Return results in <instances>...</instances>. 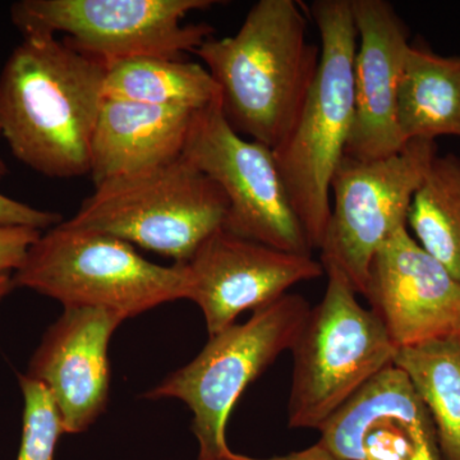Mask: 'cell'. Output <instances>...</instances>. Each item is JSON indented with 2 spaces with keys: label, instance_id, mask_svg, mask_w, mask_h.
Returning <instances> with one entry per match:
<instances>
[{
  "label": "cell",
  "instance_id": "6da1fadb",
  "mask_svg": "<svg viewBox=\"0 0 460 460\" xmlns=\"http://www.w3.org/2000/svg\"><path fill=\"white\" fill-rule=\"evenodd\" d=\"M108 66L57 38H30L0 74V133L17 160L56 180L90 174Z\"/></svg>",
  "mask_w": 460,
  "mask_h": 460
},
{
  "label": "cell",
  "instance_id": "7a4b0ae2",
  "mask_svg": "<svg viewBox=\"0 0 460 460\" xmlns=\"http://www.w3.org/2000/svg\"><path fill=\"white\" fill-rule=\"evenodd\" d=\"M193 53L219 87L232 128L271 150L295 128L321 57L295 0H260L235 35L213 36Z\"/></svg>",
  "mask_w": 460,
  "mask_h": 460
},
{
  "label": "cell",
  "instance_id": "3957f363",
  "mask_svg": "<svg viewBox=\"0 0 460 460\" xmlns=\"http://www.w3.org/2000/svg\"><path fill=\"white\" fill-rule=\"evenodd\" d=\"M311 16L320 33L319 72L295 128L272 154L308 243L320 250L332 177L352 131L357 30L352 0H316Z\"/></svg>",
  "mask_w": 460,
  "mask_h": 460
},
{
  "label": "cell",
  "instance_id": "277c9868",
  "mask_svg": "<svg viewBox=\"0 0 460 460\" xmlns=\"http://www.w3.org/2000/svg\"><path fill=\"white\" fill-rule=\"evenodd\" d=\"M13 284L65 308H102L123 320L189 295L183 263L156 265L123 239L65 222L42 232L13 272Z\"/></svg>",
  "mask_w": 460,
  "mask_h": 460
},
{
  "label": "cell",
  "instance_id": "5b68a950",
  "mask_svg": "<svg viewBox=\"0 0 460 460\" xmlns=\"http://www.w3.org/2000/svg\"><path fill=\"white\" fill-rule=\"evenodd\" d=\"M310 311L304 296L287 293L257 308L246 323L211 335L192 362L146 393L148 399L174 398L189 405L198 460H260L230 450V413L248 385L281 353L292 350Z\"/></svg>",
  "mask_w": 460,
  "mask_h": 460
},
{
  "label": "cell",
  "instance_id": "8992f818",
  "mask_svg": "<svg viewBox=\"0 0 460 460\" xmlns=\"http://www.w3.org/2000/svg\"><path fill=\"white\" fill-rule=\"evenodd\" d=\"M228 208L220 187L181 155L99 184L65 223L183 263L205 239L223 228Z\"/></svg>",
  "mask_w": 460,
  "mask_h": 460
},
{
  "label": "cell",
  "instance_id": "52a82bcc",
  "mask_svg": "<svg viewBox=\"0 0 460 460\" xmlns=\"http://www.w3.org/2000/svg\"><path fill=\"white\" fill-rule=\"evenodd\" d=\"M325 274V295L311 307L290 350V429H319L368 381L394 365L398 352L380 319L359 304L349 281L338 271Z\"/></svg>",
  "mask_w": 460,
  "mask_h": 460
},
{
  "label": "cell",
  "instance_id": "ba28073f",
  "mask_svg": "<svg viewBox=\"0 0 460 460\" xmlns=\"http://www.w3.org/2000/svg\"><path fill=\"white\" fill-rule=\"evenodd\" d=\"M215 0H20L11 18L23 39L56 38L111 66L136 58L181 59L213 38L208 23L184 25Z\"/></svg>",
  "mask_w": 460,
  "mask_h": 460
},
{
  "label": "cell",
  "instance_id": "9c48e42d",
  "mask_svg": "<svg viewBox=\"0 0 460 460\" xmlns=\"http://www.w3.org/2000/svg\"><path fill=\"white\" fill-rule=\"evenodd\" d=\"M436 155L435 141L414 140L381 159H341L332 181L334 202L320 247L325 272L338 271L363 296L372 259L407 226L411 201Z\"/></svg>",
  "mask_w": 460,
  "mask_h": 460
},
{
  "label": "cell",
  "instance_id": "30bf717a",
  "mask_svg": "<svg viewBox=\"0 0 460 460\" xmlns=\"http://www.w3.org/2000/svg\"><path fill=\"white\" fill-rule=\"evenodd\" d=\"M183 156L228 199L224 229L284 252L313 255L271 148L232 128L220 96L193 114Z\"/></svg>",
  "mask_w": 460,
  "mask_h": 460
},
{
  "label": "cell",
  "instance_id": "8fae6325",
  "mask_svg": "<svg viewBox=\"0 0 460 460\" xmlns=\"http://www.w3.org/2000/svg\"><path fill=\"white\" fill-rule=\"evenodd\" d=\"M183 266L187 299L204 314L210 337L244 311L271 304L296 284L325 274L313 255L275 250L224 228L205 239Z\"/></svg>",
  "mask_w": 460,
  "mask_h": 460
},
{
  "label": "cell",
  "instance_id": "7c38bea8",
  "mask_svg": "<svg viewBox=\"0 0 460 460\" xmlns=\"http://www.w3.org/2000/svg\"><path fill=\"white\" fill-rule=\"evenodd\" d=\"M363 296L398 349L460 338V281L408 226L377 251Z\"/></svg>",
  "mask_w": 460,
  "mask_h": 460
},
{
  "label": "cell",
  "instance_id": "4fadbf2b",
  "mask_svg": "<svg viewBox=\"0 0 460 460\" xmlns=\"http://www.w3.org/2000/svg\"><path fill=\"white\" fill-rule=\"evenodd\" d=\"M317 431L341 460H444L434 422L407 375L389 366Z\"/></svg>",
  "mask_w": 460,
  "mask_h": 460
},
{
  "label": "cell",
  "instance_id": "5bb4252c",
  "mask_svg": "<svg viewBox=\"0 0 460 460\" xmlns=\"http://www.w3.org/2000/svg\"><path fill=\"white\" fill-rule=\"evenodd\" d=\"M357 49L354 117L345 156L381 159L404 147L396 126V96L410 49V31L386 0H352Z\"/></svg>",
  "mask_w": 460,
  "mask_h": 460
},
{
  "label": "cell",
  "instance_id": "9a60e30c",
  "mask_svg": "<svg viewBox=\"0 0 460 460\" xmlns=\"http://www.w3.org/2000/svg\"><path fill=\"white\" fill-rule=\"evenodd\" d=\"M123 321L102 308H65L33 354L26 375L50 393L65 434L86 431L107 407L109 341Z\"/></svg>",
  "mask_w": 460,
  "mask_h": 460
},
{
  "label": "cell",
  "instance_id": "2e32d148",
  "mask_svg": "<svg viewBox=\"0 0 460 460\" xmlns=\"http://www.w3.org/2000/svg\"><path fill=\"white\" fill-rule=\"evenodd\" d=\"M193 114L187 109L104 99L91 142L95 187L183 155Z\"/></svg>",
  "mask_w": 460,
  "mask_h": 460
},
{
  "label": "cell",
  "instance_id": "e0dca14e",
  "mask_svg": "<svg viewBox=\"0 0 460 460\" xmlns=\"http://www.w3.org/2000/svg\"><path fill=\"white\" fill-rule=\"evenodd\" d=\"M396 126L404 144L460 137V56L411 44L396 96Z\"/></svg>",
  "mask_w": 460,
  "mask_h": 460
},
{
  "label": "cell",
  "instance_id": "ac0fdd59",
  "mask_svg": "<svg viewBox=\"0 0 460 460\" xmlns=\"http://www.w3.org/2000/svg\"><path fill=\"white\" fill-rule=\"evenodd\" d=\"M220 96L204 66L172 58H136L108 66L104 99L199 111Z\"/></svg>",
  "mask_w": 460,
  "mask_h": 460
},
{
  "label": "cell",
  "instance_id": "d6986e66",
  "mask_svg": "<svg viewBox=\"0 0 460 460\" xmlns=\"http://www.w3.org/2000/svg\"><path fill=\"white\" fill-rule=\"evenodd\" d=\"M394 365L425 402L443 459L460 460V338L402 348Z\"/></svg>",
  "mask_w": 460,
  "mask_h": 460
},
{
  "label": "cell",
  "instance_id": "ffe728a7",
  "mask_svg": "<svg viewBox=\"0 0 460 460\" xmlns=\"http://www.w3.org/2000/svg\"><path fill=\"white\" fill-rule=\"evenodd\" d=\"M407 226L460 281V157L436 155L411 201Z\"/></svg>",
  "mask_w": 460,
  "mask_h": 460
},
{
  "label": "cell",
  "instance_id": "44dd1931",
  "mask_svg": "<svg viewBox=\"0 0 460 460\" xmlns=\"http://www.w3.org/2000/svg\"><path fill=\"white\" fill-rule=\"evenodd\" d=\"M18 378L25 407L17 460H56L57 444L65 429L53 398L39 381L27 375Z\"/></svg>",
  "mask_w": 460,
  "mask_h": 460
},
{
  "label": "cell",
  "instance_id": "7402d4cb",
  "mask_svg": "<svg viewBox=\"0 0 460 460\" xmlns=\"http://www.w3.org/2000/svg\"><path fill=\"white\" fill-rule=\"evenodd\" d=\"M5 172L4 164L0 162V177ZM60 223L59 214L39 210L0 193V226H27L45 232Z\"/></svg>",
  "mask_w": 460,
  "mask_h": 460
},
{
  "label": "cell",
  "instance_id": "603a6c76",
  "mask_svg": "<svg viewBox=\"0 0 460 460\" xmlns=\"http://www.w3.org/2000/svg\"><path fill=\"white\" fill-rule=\"evenodd\" d=\"M41 234L27 226H0V274L16 271Z\"/></svg>",
  "mask_w": 460,
  "mask_h": 460
},
{
  "label": "cell",
  "instance_id": "cb8c5ba5",
  "mask_svg": "<svg viewBox=\"0 0 460 460\" xmlns=\"http://www.w3.org/2000/svg\"><path fill=\"white\" fill-rule=\"evenodd\" d=\"M260 460H341L338 459L334 454L329 452L326 447L317 441L313 447H305L304 450L299 452H293L287 454L283 456H274L271 459H260Z\"/></svg>",
  "mask_w": 460,
  "mask_h": 460
},
{
  "label": "cell",
  "instance_id": "d4e9b609",
  "mask_svg": "<svg viewBox=\"0 0 460 460\" xmlns=\"http://www.w3.org/2000/svg\"><path fill=\"white\" fill-rule=\"evenodd\" d=\"M13 289V275L9 274V272L0 274V299L4 298V296H8Z\"/></svg>",
  "mask_w": 460,
  "mask_h": 460
}]
</instances>
